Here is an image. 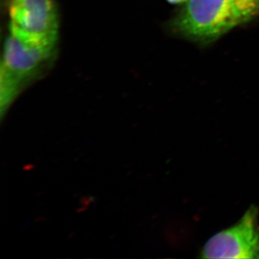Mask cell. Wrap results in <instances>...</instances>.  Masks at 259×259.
Segmentation results:
<instances>
[{
	"label": "cell",
	"mask_w": 259,
	"mask_h": 259,
	"mask_svg": "<svg viewBox=\"0 0 259 259\" xmlns=\"http://www.w3.org/2000/svg\"><path fill=\"white\" fill-rule=\"evenodd\" d=\"M56 53V47H33L8 35L0 65L2 112H6L25 88L44 74Z\"/></svg>",
	"instance_id": "6da1fadb"
},
{
	"label": "cell",
	"mask_w": 259,
	"mask_h": 259,
	"mask_svg": "<svg viewBox=\"0 0 259 259\" xmlns=\"http://www.w3.org/2000/svg\"><path fill=\"white\" fill-rule=\"evenodd\" d=\"M170 23L175 33L209 44L244 23L230 0H188Z\"/></svg>",
	"instance_id": "7a4b0ae2"
},
{
	"label": "cell",
	"mask_w": 259,
	"mask_h": 259,
	"mask_svg": "<svg viewBox=\"0 0 259 259\" xmlns=\"http://www.w3.org/2000/svg\"><path fill=\"white\" fill-rule=\"evenodd\" d=\"M10 34L24 44L57 47L59 16L56 0H12Z\"/></svg>",
	"instance_id": "3957f363"
},
{
	"label": "cell",
	"mask_w": 259,
	"mask_h": 259,
	"mask_svg": "<svg viewBox=\"0 0 259 259\" xmlns=\"http://www.w3.org/2000/svg\"><path fill=\"white\" fill-rule=\"evenodd\" d=\"M259 209L251 205L233 226L206 242L202 258L259 259Z\"/></svg>",
	"instance_id": "277c9868"
},
{
	"label": "cell",
	"mask_w": 259,
	"mask_h": 259,
	"mask_svg": "<svg viewBox=\"0 0 259 259\" xmlns=\"http://www.w3.org/2000/svg\"><path fill=\"white\" fill-rule=\"evenodd\" d=\"M247 23L259 15V0H230Z\"/></svg>",
	"instance_id": "5b68a950"
},
{
	"label": "cell",
	"mask_w": 259,
	"mask_h": 259,
	"mask_svg": "<svg viewBox=\"0 0 259 259\" xmlns=\"http://www.w3.org/2000/svg\"><path fill=\"white\" fill-rule=\"evenodd\" d=\"M166 1L168 2V3H171V4L178 5L186 3L188 0H166Z\"/></svg>",
	"instance_id": "8992f818"
}]
</instances>
